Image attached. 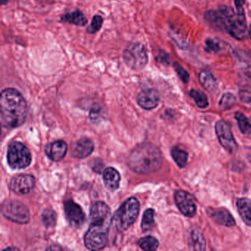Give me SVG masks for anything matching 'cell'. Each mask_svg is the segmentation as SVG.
I'll use <instances>...</instances> for the list:
<instances>
[{"instance_id": "obj_1", "label": "cell", "mask_w": 251, "mask_h": 251, "mask_svg": "<svg viewBox=\"0 0 251 251\" xmlns=\"http://www.w3.org/2000/svg\"><path fill=\"white\" fill-rule=\"evenodd\" d=\"M91 224L84 236L86 248L98 251L106 246L112 216L109 207L105 202L98 201L92 205L90 211Z\"/></svg>"}, {"instance_id": "obj_6", "label": "cell", "mask_w": 251, "mask_h": 251, "mask_svg": "<svg viewBox=\"0 0 251 251\" xmlns=\"http://www.w3.org/2000/svg\"><path fill=\"white\" fill-rule=\"evenodd\" d=\"M7 159L13 170H23L31 163V152L24 144L14 142L8 146Z\"/></svg>"}, {"instance_id": "obj_24", "label": "cell", "mask_w": 251, "mask_h": 251, "mask_svg": "<svg viewBox=\"0 0 251 251\" xmlns=\"http://www.w3.org/2000/svg\"><path fill=\"white\" fill-rule=\"evenodd\" d=\"M227 45L224 41L217 38H209L205 41V50L208 52L218 53L227 48Z\"/></svg>"}, {"instance_id": "obj_10", "label": "cell", "mask_w": 251, "mask_h": 251, "mask_svg": "<svg viewBox=\"0 0 251 251\" xmlns=\"http://www.w3.org/2000/svg\"><path fill=\"white\" fill-rule=\"evenodd\" d=\"M36 185V179L31 175H18L11 178L10 187L14 193L25 195L31 192Z\"/></svg>"}, {"instance_id": "obj_21", "label": "cell", "mask_w": 251, "mask_h": 251, "mask_svg": "<svg viewBox=\"0 0 251 251\" xmlns=\"http://www.w3.org/2000/svg\"><path fill=\"white\" fill-rule=\"evenodd\" d=\"M241 218L248 226H251V201L248 198H241L236 202Z\"/></svg>"}, {"instance_id": "obj_38", "label": "cell", "mask_w": 251, "mask_h": 251, "mask_svg": "<svg viewBox=\"0 0 251 251\" xmlns=\"http://www.w3.org/2000/svg\"><path fill=\"white\" fill-rule=\"evenodd\" d=\"M5 250H7V251H8V250H19V249H17V248H5Z\"/></svg>"}, {"instance_id": "obj_39", "label": "cell", "mask_w": 251, "mask_h": 251, "mask_svg": "<svg viewBox=\"0 0 251 251\" xmlns=\"http://www.w3.org/2000/svg\"><path fill=\"white\" fill-rule=\"evenodd\" d=\"M249 36H250V38H251V25H250Z\"/></svg>"}, {"instance_id": "obj_32", "label": "cell", "mask_w": 251, "mask_h": 251, "mask_svg": "<svg viewBox=\"0 0 251 251\" xmlns=\"http://www.w3.org/2000/svg\"><path fill=\"white\" fill-rule=\"evenodd\" d=\"M236 97L230 93L223 95L220 101V107L223 110H227L231 108L236 103Z\"/></svg>"}, {"instance_id": "obj_19", "label": "cell", "mask_w": 251, "mask_h": 251, "mask_svg": "<svg viewBox=\"0 0 251 251\" xmlns=\"http://www.w3.org/2000/svg\"><path fill=\"white\" fill-rule=\"evenodd\" d=\"M120 173L116 169L113 167H108L104 170L103 181L107 189L110 191L117 190L120 186Z\"/></svg>"}, {"instance_id": "obj_36", "label": "cell", "mask_w": 251, "mask_h": 251, "mask_svg": "<svg viewBox=\"0 0 251 251\" xmlns=\"http://www.w3.org/2000/svg\"><path fill=\"white\" fill-rule=\"evenodd\" d=\"M245 2V0H234L235 5H236V10H237V14H239V15H245V11H244L243 8Z\"/></svg>"}, {"instance_id": "obj_13", "label": "cell", "mask_w": 251, "mask_h": 251, "mask_svg": "<svg viewBox=\"0 0 251 251\" xmlns=\"http://www.w3.org/2000/svg\"><path fill=\"white\" fill-rule=\"evenodd\" d=\"M137 103L145 110H152L159 103V94L153 89H148L139 92L137 96Z\"/></svg>"}, {"instance_id": "obj_16", "label": "cell", "mask_w": 251, "mask_h": 251, "mask_svg": "<svg viewBox=\"0 0 251 251\" xmlns=\"http://www.w3.org/2000/svg\"><path fill=\"white\" fill-rule=\"evenodd\" d=\"M204 17L208 24L215 30H226V24L228 20L219 10L217 11H207Z\"/></svg>"}, {"instance_id": "obj_3", "label": "cell", "mask_w": 251, "mask_h": 251, "mask_svg": "<svg viewBox=\"0 0 251 251\" xmlns=\"http://www.w3.org/2000/svg\"><path fill=\"white\" fill-rule=\"evenodd\" d=\"M127 163L129 168L134 173L152 174L158 171L162 166V155L155 145L143 143L130 152Z\"/></svg>"}, {"instance_id": "obj_34", "label": "cell", "mask_w": 251, "mask_h": 251, "mask_svg": "<svg viewBox=\"0 0 251 251\" xmlns=\"http://www.w3.org/2000/svg\"><path fill=\"white\" fill-rule=\"evenodd\" d=\"M156 60L164 66H168L170 64V56L167 52L164 50H160L156 57Z\"/></svg>"}, {"instance_id": "obj_5", "label": "cell", "mask_w": 251, "mask_h": 251, "mask_svg": "<svg viewBox=\"0 0 251 251\" xmlns=\"http://www.w3.org/2000/svg\"><path fill=\"white\" fill-rule=\"evenodd\" d=\"M125 64L135 71H139L148 63V50L145 45L139 42L129 44L123 52Z\"/></svg>"}, {"instance_id": "obj_9", "label": "cell", "mask_w": 251, "mask_h": 251, "mask_svg": "<svg viewBox=\"0 0 251 251\" xmlns=\"http://www.w3.org/2000/svg\"><path fill=\"white\" fill-rule=\"evenodd\" d=\"M64 208L66 218L70 226L74 227L83 226L86 221V214L78 204L70 200L64 202Z\"/></svg>"}, {"instance_id": "obj_11", "label": "cell", "mask_w": 251, "mask_h": 251, "mask_svg": "<svg viewBox=\"0 0 251 251\" xmlns=\"http://www.w3.org/2000/svg\"><path fill=\"white\" fill-rule=\"evenodd\" d=\"M175 201L180 212L186 217H192L196 213V205L191 195L184 191L178 190L175 194Z\"/></svg>"}, {"instance_id": "obj_8", "label": "cell", "mask_w": 251, "mask_h": 251, "mask_svg": "<svg viewBox=\"0 0 251 251\" xmlns=\"http://www.w3.org/2000/svg\"><path fill=\"white\" fill-rule=\"evenodd\" d=\"M215 130L222 146L230 153L234 152L237 150V145L230 126L226 122L220 120L216 123Z\"/></svg>"}, {"instance_id": "obj_2", "label": "cell", "mask_w": 251, "mask_h": 251, "mask_svg": "<svg viewBox=\"0 0 251 251\" xmlns=\"http://www.w3.org/2000/svg\"><path fill=\"white\" fill-rule=\"evenodd\" d=\"M0 111L2 126L5 128H17L27 119V102L17 89L7 88L1 92Z\"/></svg>"}, {"instance_id": "obj_27", "label": "cell", "mask_w": 251, "mask_h": 251, "mask_svg": "<svg viewBox=\"0 0 251 251\" xmlns=\"http://www.w3.org/2000/svg\"><path fill=\"white\" fill-rule=\"evenodd\" d=\"M171 155L178 167L183 168L186 165L188 160L187 152L182 151L181 149L177 148V147H174L172 149Z\"/></svg>"}, {"instance_id": "obj_18", "label": "cell", "mask_w": 251, "mask_h": 251, "mask_svg": "<svg viewBox=\"0 0 251 251\" xmlns=\"http://www.w3.org/2000/svg\"><path fill=\"white\" fill-rule=\"evenodd\" d=\"M208 214L215 223L222 226L230 227L235 225L234 219L227 210L210 209L208 211Z\"/></svg>"}, {"instance_id": "obj_7", "label": "cell", "mask_w": 251, "mask_h": 251, "mask_svg": "<svg viewBox=\"0 0 251 251\" xmlns=\"http://www.w3.org/2000/svg\"><path fill=\"white\" fill-rule=\"evenodd\" d=\"M2 213L5 218L19 224H26L30 220L28 208L20 201H5L2 205Z\"/></svg>"}, {"instance_id": "obj_29", "label": "cell", "mask_w": 251, "mask_h": 251, "mask_svg": "<svg viewBox=\"0 0 251 251\" xmlns=\"http://www.w3.org/2000/svg\"><path fill=\"white\" fill-rule=\"evenodd\" d=\"M42 221L47 227H52L57 222V214L54 210L47 208L42 214Z\"/></svg>"}, {"instance_id": "obj_14", "label": "cell", "mask_w": 251, "mask_h": 251, "mask_svg": "<svg viewBox=\"0 0 251 251\" xmlns=\"http://www.w3.org/2000/svg\"><path fill=\"white\" fill-rule=\"evenodd\" d=\"M68 146L64 141H55L48 144L45 148V152L50 159L54 161L62 160L67 155Z\"/></svg>"}, {"instance_id": "obj_35", "label": "cell", "mask_w": 251, "mask_h": 251, "mask_svg": "<svg viewBox=\"0 0 251 251\" xmlns=\"http://www.w3.org/2000/svg\"><path fill=\"white\" fill-rule=\"evenodd\" d=\"M241 100L245 102H251V88L244 89L239 92Z\"/></svg>"}, {"instance_id": "obj_25", "label": "cell", "mask_w": 251, "mask_h": 251, "mask_svg": "<svg viewBox=\"0 0 251 251\" xmlns=\"http://www.w3.org/2000/svg\"><path fill=\"white\" fill-rule=\"evenodd\" d=\"M137 244L144 251H155L159 245V242L157 240L156 238L151 236L141 238L138 241Z\"/></svg>"}, {"instance_id": "obj_26", "label": "cell", "mask_w": 251, "mask_h": 251, "mask_svg": "<svg viewBox=\"0 0 251 251\" xmlns=\"http://www.w3.org/2000/svg\"><path fill=\"white\" fill-rule=\"evenodd\" d=\"M155 211L152 208L147 209L142 217L141 227L144 232L151 230L155 224Z\"/></svg>"}, {"instance_id": "obj_17", "label": "cell", "mask_w": 251, "mask_h": 251, "mask_svg": "<svg viewBox=\"0 0 251 251\" xmlns=\"http://www.w3.org/2000/svg\"><path fill=\"white\" fill-rule=\"evenodd\" d=\"M236 61L242 73L251 78V52L243 50H237L234 52Z\"/></svg>"}, {"instance_id": "obj_4", "label": "cell", "mask_w": 251, "mask_h": 251, "mask_svg": "<svg viewBox=\"0 0 251 251\" xmlns=\"http://www.w3.org/2000/svg\"><path fill=\"white\" fill-rule=\"evenodd\" d=\"M140 204L136 198L126 200L114 213L112 222L116 228L120 232L127 230L137 219Z\"/></svg>"}, {"instance_id": "obj_23", "label": "cell", "mask_w": 251, "mask_h": 251, "mask_svg": "<svg viewBox=\"0 0 251 251\" xmlns=\"http://www.w3.org/2000/svg\"><path fill=\"white\" fill-rule=\"evenodd\" d=\"M199 80L201 85L207 91L214 90L217 87V80L212 73L208 71H202L199 75Z\"/></svg>"}, {"instance_id": "obj_37", "label": "cell", "mask_w": 251, "mask_h": 251, "mask_svg": "<svg viewBox=\"0 0 251 251\" xmlns=\"http://www.w3.org/2000/svg\"><path fill=\"white\" fill-rule=\"evenodd\" d=\"M10 0H0V3H1L2 5H6V4H8Z\"/></svg>"}, {"instance_id": "obj_33", "label": "cell", "mask_w": 251, "mask_h": 251, "mask_svg": "<svg viewBox=\"0 0 251 251\" xmlns=\"http://www.w3.org/2000/svg\"><path fill=\"white\" fill-rule=\"evenodd\" d=\"M173 68L176 70L178 77H180V80L184 83H187L189 80V74L180 64L178 63L175 62L173 64Z\"/></svg>"}, {"instance_id": "obj_30", "label": "cell", "mask_w": 251, "mask_h": 251, "mask_svg": "<svg viewBox=\"0 0 251 251\" xmlns=\"http://www.w3.org/2000/svg\"><path fill=\"white\" fill-rule=\"evenodd\" d=\"M235 118L237 121L241 132L244 134H249L251 132V126L247 117L242 113L236 112L235 114Z\"/></svg>"}, {"instance_id": "obj_12", "label": "cell", "mask_w": 251, "mask_h": 251, "mask_svg": "<svg viewBox=\"0 0 251 251\" xmlns=\"http://www.w3.org/2000/svg\"><path fill=\"white\" fill-rule=\"evenodd\" d=\"M236 18L233 17L227 20L226 30L228 32L233 38L238 40H244L246 39L247 26L245 23V15H239Z\"/></svg>"}, {"instance_id": "obj_28", "label": "cell", "mask_w": 251, "mask_h": 251, "mask_svg": "<svg viewBox=\"0 0 251 251\" xmlns=\"http://www.w3.org/2000/svg\"><path fill=\"white\" fill-rule=\"evenodd\" d=\"M189 95H190L191 98H193L195 103L197 104V105L199 108H205L206 107H208V98H207L206 95L203 92L192 89V90L189 92Z\"/></svg>"}, {"instance_id": "obj_15", "label": "cell", "mask_w": 251, "mask_h": 251, "mask_svg": "<svg viewBox=\"0 0 251 251\" xmlns=\"http://www.w3.org/2000/svg\"><path fill=\"white\" fill-rule=\"evenodd\" d=\"M95 145L92 140L83 138L76 142L73 148L72 155L74 158H85L93 152Z\"/></svg>"}, {"instance_id": "obj_20", "label": "cell", "mask_w": 251, "mask_h": 251, "mask_svg": "<svg viewBox=\"0 0 251 251\" xmlns=\"http://www.w3.org/2000/svg\"><path fill=\"white\" fill-rule=\"evenodd\" d=\"M60 21L63 23L75 25L78 27L86 26L88 23L87 19L85 17L84 14L80 10H75L69 14H64L61 16Z\"/></svg>"}, {"instance_id": "obj_22", "label": "cell", "mask_w": 251, "mask_h": 251, "mask_svg": "<svg viewBox=\"0 0 251 251\" xmlns=\"http://www.w3.org/2000/svg\"><path fill=\"white\" fill-rule=\"evenodd\" d=\"M189 246L195 251H205V242L203 235L198 229H193L189 234Z\"/></svg>"}, {"instance_id": "obj_31", "label": "cell", "mask_w": 251, "mask_h": 251, "mask_svg": "<svg viewBox=\"0 0 251 251\" xmlns=\"http://www.w3.org/2000/svg\"><path fill=\"white\" fill-rule=\"evenodd\" d=\"M103 25V19L101 16L95 15L92 18L90 25L87 27V32L90 34H95L98 33L102 28Z\"/></svg>"}]
</instances>
